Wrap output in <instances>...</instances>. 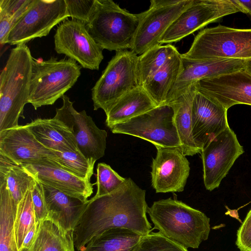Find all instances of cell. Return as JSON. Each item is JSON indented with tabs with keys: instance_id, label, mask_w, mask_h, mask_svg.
I'll list each match as a JSON object with an SVG mask.
<instances>
[{
	"instance_id": "6",
	"label": "cell",
	"mask_w": 251,
	"mask_h": 251,
	"mask_svg": "<svg viewBox=\"0 0 251 251\" xmlns=\"http://www.w3.org/2000/svg\"><path fill=\"white\" fill-rule=\"evenodd\" d=\"M181 56L195 60H251V28L219 25L195 36L190 49Z\"/></svg>"
},
{
	"instance_id": "31",
	"label": "cell",
	"mask_w": 251,
	"mask_h": 251,
	"mask_svg": "<svg viewBox=\"0 0 251 251\" xmlns=\"http://www.w3.org/2000/svg\"><path fill=\"white\" fill-rule=\"evenodd\" d=\"M33 0H0V43L6 44L10 30L22 16Z\"/></svg>"
},
{
	"instance_id": "32",
	"label": "cell",
	"mask_w": 251,
	"mask_h": 251,
	"mask_svg": "<svg viewBox=\"0 0 251 251\" xmlns=\"http://www.w3.org/2000/svg\"><path fill=\"white\" fill-rule=\"evenodd\" d=\"M55 152L58 157L59 168L91 181L95 162L87 159L79 151Z\"/></svg>"
},
{
	"instance_id": "40",
	"label": "cell",
	"mask_w": 251,
	"mask_h": 251,
	"mask_svg": "<svg viewBox=\"0 0 251 251\" xmlns=\"http://www.w3.org/2000/svg\"><path fill=\"white\" fill-rule=\"evenodd\" d=\"M38 222L25 235L20 251L28 249L32 244L37 229Z\"/></svg>"
},
{
	"instance_id": "39",
	"label": "cell",
	"mask_w": 251,
	"mask_h": 251,
	"mask_svg": "<svg viewBox=\"0 0 251 251\" xmlns=\"http://www.w3.org/2000/svg\"><path fill=\"white\" fill-rule=\"evenodd\" d=\"M19 165L7 157L0 153V184L6 181L7 174L14 167Z\"/></svg>"
},
{
	"instance_id": "2",
	"label": "cell",
	"mask_w": 251,
	"mask_h": 251,
	"mask_svg": "<svg viewBox=\"0 0 251 251\" xmlns=\"http://www.w3.org/2000/svg\"><path fill=\"white\" fill-rule=\"evenodd\" d=\"M147 213L154 229L186 249H197L208 238L210 219L181 201L170 198L154 201Z\"/></svg>"
},
{
	"instance_id": "19",
	"label": "cell",
	"mask_w": 251,
	"mask_h": 251,
	"mask_svg": "<svg viewBox=\"0 0 251 251\" xmlns=\"http://www.w3.org/2000/svg\"><path fill=\"white\" fill-rule=\"evenodd\" d=\"M227 110L197 90L192 108V131L201 151L211 140L229 126Z\"/></svg>"
},
{
	"instance_id": "7",
	"label": "cell",
	"mask_w": 251,
	"mask_h": 251,
	"mask_svg": "<svg viewBox=\"0 0 251 251\" xmlns=\"http://www.w3.org/2000/svg\"><path fill=\"white\" fill-rule=\"evenodd\" d=\"M138 56L131 50L118 51L92 89L94 110L106 113L121 97L139 87Z\"/></svg>"
},
{
	"instance_id": "8",
	"label": "cell",
	"mask_w": 251,
	"mask_h": 251,
	"mask_svg": "<svg viewBox=\"0 0 251 251\" xmlns=\"http://www.w3.org/2000/svg\"><path fill=\"white\" fill-rule=\"evenodd\" d=\"M175 111L164 104L109 128L113 133L124 134L148 141L158 148L181 146L174 121Z\"/></svg>"
},
{
	"instance_id": "1",
	"label": "cell",
	"mask_w": 251,
	"mask_h": 251,
	"mask_svg": "<svg viewBox=\"0 0 251 251\" xmlns=\"http://www.w3.org/2000/svg\"><path fill=\"white\" fill-rule=\"evenodd\" d=\"M146 190L130 178L114 191L88 200L73 230L75 248L80 251L94 237L111 228H122L142 236L150 233Z\"/></svg>"
},
{
	"instance_id": "37",
	"label": "cell",
	"mask_w": 251,
	"mask_h": 251,
	"mask_svg": "<svg viewBox=\"0 0 251 251\" xmlns=\"http://www.w3.org/2000/svg\"><path fill=\"white\" fill-rule=\"evenodd\" d=\"M37 222L47 218L48 212L43 184L38 180L31 189Z\"/></svg>"
},
{
	"instance_id": "4",
	"label": "cell",
	"mask_w": 251,
	"mask_h": 251,
	"mask_svg": "<svg viewBox=\"0 0 251 251\" xmlns=\"http://www.w3.org/2000/svg\"><path fill=\"white\" fill-rule=\"evenodd\" d=\"M140 21V14L122 8L112 0H95L86 28L103 49H131Z\"/></svg>"
},
{
	"instance_id": "16",
	"label": "cell",
	"mask_w": 251,
	"mask_h": 251,
	"mask_svg": "<svg viewBox=\"0 0 251 251\" xmlns=\"http://www.w3.org/2000/svg\"><path fill=\"white\" fill-rule=\"evenodd\" d=\"M195 86L227 110L238 104L251 106V74L246 69L201 80Z\"/></svg>"
},
{
	"instance_id": "14",
	"label": "cell",
	"mask_w": 251,
	"mask_h": 251,
	"mask_svg": "<svg viewBox=\"0 0 251 251\" xmlns=\"http://www.w3.org/2000/svg\"><path fill=\"white\" fill-rule=\"evenodd\" d=\"M244 152L236 135L229 126L205 145L201 153L206 189L211 191L218 188Z\"/></svg>"
},
{
	"instance_id": "28",
	"label": "cell",
	"mask_w": 251,
	"mask_h": 251,
	"mask_svg": "<svg viewBox=\"0 0 251 251\" xmlns=\"http://www.w3.org/2000/svg\"><path fill=\"white\" fill-rule=\"evenodd\" d=\"M17 205L6 181L0 184V251H19L14 224Z\"/></svg>"
},
{
	"instance_id": "12",
	"label": "cell",
	"mask_w": 251,
	"mask_h": 251,
	"mask_svg": "<svg viewBox=\"0 0 251 251\" xmlns=\"http://www.w3.org/2000/svg\"><path fill=\"white\" fill-rule=\"evenodd\" d=\"M62 99L63 105L56 109L53 118L61 122L72 133L79 151L96 162L104 155L107 132L99 128L85 110L77 111L67 96L64 95Z\"/></svg>"
},
{
	"instance_id": "33",
	"label": "cell",
	"mask_w": 251,
	"mask_h": 251,
	"mask_svg": "<svg viewBox=\"0 0 251 251\" xmlns=\"http://www.w3.org/2000/svg\"><path fill=\"white\" fill-rule=\"evenodd\" d=\"M37 181L35 177L22 165L17 166L9 171L6 179V184L17 205Z\"/></svg>"
},
{
	"instance_id": "15",
	"label": "cell",
	"mask_w": 251,
	"mask_h": 251,
	"mask_svg": "<svg viewBox=\"0 0 251 251\" xmlns=\"http://www.w3.org/2000/svg\"><path fill=\"white\" fill-rule=\"evenodd\" d=\"M0 153L19 165L39 164L59 168L55 151L41 144L26 125L0 132Z\"/></svg>"
},
{
	"instance_id": "17",
	"label": "cell",
	"mask_w": 251,
	"mask_h": 251,
	"mask_svg": "<svg viewBox=\"0 0 251 251\" xmlns=\"http://www.w3.org/2000/svg\"><path fill=\"white\" fill-rule=\"evenodd\" d=\"M156 149L151 172V185L155 192H182L190 171L188 160L179 148Z\"/></svg>"
},
{
	"instance_id": "13",
	"label": "cell",
	"mask_w": 251,
	"mask_h": 251,
	"mask_svg": "<svg viewBox=\"0 0 251 251\" xmlns=\"http://www.w3.org/2000/svg\"><path fill=\"white\" fill-rule=\"evenodd\" d=\"M54 49L78 62L84 69L99 70L103 59V49L79 21L67 19L57 27L54 36Z\"/></svg>"
},
{
	"instance_id": "20",
	"label": "cell",
	"mask_w": 251,
	"mask_h": 251,
	"mask_svg": "<svg viewBox=\"0 0 251 251\" xmlns=\"http://www.w3.org/2000/svg\"><path fill=\"white\" fill-rule=\"evenodd\" d=\"M22 165L42 184L83 201H87L93 192V186L95 183L60 168L39 164Z\"/></svg>"
},
{
	"instance_id": "5",
	"label": "cell",
	"mask_w": 251,
	"mask_h": 251,
	"mask_svg": "<svg viewBox=\"0 0 251 251\" xmlns=\"http://www.w3.org/2000/svg\"><path fill=\"white\" fill-rule=\"evenodd\" d=\"M81 68L70 58L33 59L28 103L35 110L52 105L74 85L80 75Z\"/></svg>"
},
{
	"instance_id": "24",
	"label": "cell",
	"mask_w": 251,
	"mask_h": 251,
	"mask_svg": "<svg viewBox=\"0 0 251 251\" xmlns=\"http://www.w3.org/2000/svg\"><path fill=\"white\" fill-rule=\"evenodd\" d=\"M157 105L141 86L121 97L105 113V124L109 128L125 122Z\"/></svg>"
},
{
	"instance_id": "21",
	"label": "cell",
	"mask_w": 251,
	"mask_h": 251,
	"mask_svg": "<svg viewBox=\"0 0 251 251\" xmlns=\"http://www.w3.org/2000/svg\"><path fill=\"white\" fill-rule=\"evenodd\" d=\"M42 184L48 212L47 218L66 230L73 231L88 201H83L50 186Z\"/></svg>"
},
{
	"instance_id": "35",
	"label": "cell",
	"mask_w": 251,
	"mask_h": 251,
	"mask_svg": "<svg viewBox=\"0 0 251 251\" xmlns=\"http://www.w3.org/2000/svg\"><path fill=\"white\" fill-rule=\"evenodd\" d=\"M132 251H188L159 232L143 236Z\"/></svg>"
},
{
	"instance_id": "22",
	"label": "cell",
	"mask_w": 251,
	"mask_h": 251,
	"mask_svg": "<svg viewBox=\"0 0 251 251\" xmlns=\"http://www.w3.org/2000/svg\"><path fill=\"white\" fill-rule=\"evenodd\" d=\"M25 125L41 144L51 150L60 152L79 151L72 133L54 118H38Z\"/></svg>"
},
{
	"instance_id": "41",
	"label": "cell",
	"mask_w": 251,
	"mask_h": 251,
	"mask_svg": "<svg viewBox=\"0 0 251 251\" xmlns=\"http://www.w3.org/2000/svg\"><path fill=\"white\" fill-rule=\"evenodd\" d=\"M237 2L243 8L245 13L251 18V0H236Z\"/></svg>"
},
{
	"instance_id": "9",
	"label": "cell",
	"mask_w": 251,
	"mask_h": 251,
	"mask_svg": "<svg viewBox=\"0 0 251 251\" xmlns=\"http://www.w3.org/2000/svg\"><path fill=\"white\" fill-rule=\"evenodd\" d=\"M245 13L236 0H192L162 36L159 43L171 44L201 29L237 12Z\"/></svg>"
},
{
	"instance_id": "34",
	"label": "cell",
	"mask_w": 251,
	"mask_h": 251,
	"mask_svg": "<svg viewBox=\"0 0 251 251\" xmlns=\"http://www.w3.org/2000/svg\"><path fill=\"white\" fill-rule=\"evenodd\" d=\"M96 182L97 192L95 197L109 194L119 188L126 178L119 175L109 165L100 163L97 165Z\"/></svg>"
},
{
	"instance_id": "30",
	"label": "cell",
	"mask_w": 251,
	"mask_h": 251,
	"mask_svg": "<svg viewBox=\"0 0 251 251\" xmlns=\"http://www.w3.org/2000/svg\"><path fill=\"white\" fill-rule=\"evenodd\" d=\"M31 189L25 193L18 203L15 216L14 228L19 251L25 235L37 223Z\"/></svg>"
},
{
	"instance_id": "25",
	"label": "cell",
	"mask_w": 251,
	"mask_h": 251,
	"mask_svg": "<svg viewBox=\"0 0 251 251\" xmlns=\"http://www.w3.org/2000/svg\"><path fill=\"white\" fill-rule=\"evenodd\" d=\"M37 222L32 244L21 251H75L73 231L66 230L48 218Z\"/></svg>"
},
{
	"instance_id": "38",
	"label": "cell",
	"mask_w": 251,
	"mask_h": 251,
	"mask_svg": "<svg viewBox=\"0 0 251 251\" xmlns=\"http://www.w3.org/2000/svg\"><path fill=\"white\" fill-rule=\"evenodd\" d=\"M236 245L240 251H251V209L237 231Z\"/></svg>"
},
{
	"instance_id": "26",
	"label": "cell",
	"mask_w": 251,
	"mask_h": 251,
	"mask_svg": "<svg viewBox=\"0 0 251 251\" xmlns=\"http://www.w3.org/2000/svg\"><path fill=\"white\" fill-rule=\"evenodd\" d=\"M182 66L181 54L171 57L142 87L157 105L166 103L168 96L175 84Z\"/></svg>"
},
{
	"instance_id": "27",
	"label": "cell",
	"mask_w": 251,
	"mask_h": 251,
	"mask_svg": "<svg viewBox=\"0 0 251 251\" xmlns=\"http://www.w3.org/2000/svg\"><path fill=\"white\" fill-rule=\"evenodd\" d=\"M143 236L126 228H111L93 238L80 251H132Z\"/></svg>"
},
{
	"instance_id": "3",
	"label": "cell",
	"mask_w": 251,
	"mask_h": 251,
	"mask_svg": "<svg viewBox=\"0 0 251 251\" xmlns=\"http://www.w3.org/2000/svg\"><path fill=\"white\" fill-rule=\"evenodd\" d=\"M33 58L26 45L10 52L0 74V132L19 126L29 96Z\"/></svg>"
},
{
	"instance_id": "23",
	"label": "cell",
	"mask_w": 251,
	"mask_h": 251,
	"mask_svg": "<svg viewBox=\"0 0 251 251\" xmlns=\"http://www.w3.org/2000/svg\"><path fill=\"white\" fill-rule=\"evenodd\" d=\"M196 91L194 84L177 99L168 103L174 109L175 123L181 151L185 156H193L201 153L194 142L192 131V108Z\"/></svg>"
},
{
	"instance_id": "42",
	"label": "cell",
	"mask_w": 251,
	"mask_h": 251,
	"mask_svg": "<svg viewBox=\"0 0 251 251\" xmlns=\"http://www.w3.org/2000/svg\"><path fill=\"white\" fill-rule=\"evenodd\" d=\"M246 70L251 74V60L247 61V64Z\"/></svg>"
},
{
	"instance_id": "10",
	"label": "cell",
	"mask_w": 251,
	"mask_h": 251,
	"mask_svg": "<svg viewBox=\"0 0 251 251\" xmlns=\"http://www.w3.org/2000/svg\"><path fill=\"white\" fill-rule=\"evenodd\" d=\"M65 0H33L9 32L6 44L26 45L47 36L57 24L68 18Z\"/></svg>"
},
{
	"instance_id": "11",
	"label": "cell",
	"mask_w": 251,
	"mask_h": 251,
	"mask_svg": "<svg viewBox=\"0 0 251 251\" xmlns=\"http://www.w3.org/2000/svg\"><path fill=\"white\" fill-rule=\"evenodd\" d=\"M192 0H151L140 14V21L130 50L137 55L161 45L162 36Z\"/></svg>"
},
{
	"instance_id": "18",
	"label": "cell",
	"mask_w": 251,
	"mask_h": 251,
	"mask_svg": "<svg viewBox=\"0 0 251 251\" xmlns=\"http://www.w3.org/2000/svg\"><path fill=\"white\" fill-rule=\"evenodd\" d=\"M180 73L170 92L165 104L177 99L198 81L245 69L247 60L238 59L195 60L181 56Z\"/></svg>"
},
{
	"instance_id": "36",
	"label": "cell",
	"mask_w": 251,
	"mask_h": 251,
	"mask_svg": "<svg viewBox=\"0 0 251 251\" xmlns=\"http://www.w3.org/2000/svg\"><path fill=\"white\" fill-rule=\"evenodd\" d=\"M69 17L86 25L93 11L95 0H65Z\"/></svg>"
},
{
	"instance_id": "29",
	"label": "cell",
	"mask_w": 251,
	"mask_h": 251,
	"mask_svg": "<svg viewBox=\"0 0 251 251\" xmlns=\"http://www.w3.org/2000/svg\"><path fill=\"white\" fill-rule=\"evenodd\" d=\"M177 52L178 51L174 46L166 44L152 48L138 56L137 74L139 86L143 87L171 57Z\"/></svg>"
}]
</instances>
